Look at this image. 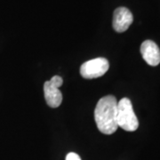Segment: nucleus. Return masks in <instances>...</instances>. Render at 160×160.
<instances>
[{"label": "nucleus", "mask_w": 160, "mask_h": 160, "mask_svg": "<svg viewBox=\"0 0 160 160\" xmlns=\"http://www.w3.org/2000/svg\"><path fill=\"white\" fill-rule=\"evenodd\" d=\"M117 108L118 101L113 95H107L99 100L94 109V119L101 132L112 134L118 130Z\"/></svg>", "instance_id": "f257e3e1"}, {"label": "nucleus", "mask_w": 160, "mask_h": 160, "mask_svg": "<svg viewBox=\"0 0 160 160\" xmlns=\"http://www.w3.org/2000/svg\"><path fill=\"white\" fill-rule=\"evenodd\" d=\"M118 126L125 131L134 132L139 127V121L132 109V104L128 98H123L118 102L117 108Z\"/></svg>", "instance_id": "f03ea898"}, {"label": "nucleus", "mask_w": 160, "mask_h": 160, "mask_svg": "<svg viewBox=\"0 0 160 160\" xmlns=\"http://www.w3.org/2000/svg\"><path fill=\"white\" fill-rule=\"evenodd\" d=\"M63 83L62 78L60 76L52 77L44 84V95L46 103L51 108H58L62 102V94L59 87Z\"/></svg>", "instance_id": "7ed1b4c3"}, {"label": "nucleus", "mask_w": 160, "mask_h": 160, "mask_svg": "<svg viewBox=\"0 0 160 160\" xmlns=\"http://www.w3.org/2000/svg\"><path fill=\"white\" fill-rule=\"evenodd\" d=\"M109 69V61L105 58H96L83 63L80 67V74L86 79L97 78L105 74Z\"/></svg>", "instance_id": "20e7f679"}, {"label": "nucleus", "mask_w": 160, "mask_h": 160, "mask_svg": "<svg viewBox=\"0 0 160 160\" xmlns=\"http://www.w3.org/2000/svg\"><path fill=\"white\" fill-rule=\"evenodd\" d=\"M133 21L132 14L126 7H118L113 14V29L117 32H125Z\"/></svg>", "instance_id": "39448f33"}, {"label": "nucleus", "mask_w": 160, "mask_h": 160, "mask_svg": "<svg viewBox=\"0 0 160 160\" xmlns=\"http://www.w3.org/2000/svg\"><path fill=\"white\" fill-rule=\"evenodd\" d=\"M141 53L143 60L150 66H158L160 63V49L153 41H144L141 46Z\"/></svg>", "instance_id": "423d86ee"}, {"label": "nucleus", "mask_w": 160, "mask_h": 160, "mask_svg": "<svg viewBox=\"0 0 160 160\" xmlns=\"http://www.w3.org/2000/svg\"><path fill=\"white\" fill-rule=\"evenodd\" d=\"M66 160H81V158H80V157L77 153L70 152V153L67 155Z\"/></svg>", "instance_id": "0eeeda50"}]
</instances>
